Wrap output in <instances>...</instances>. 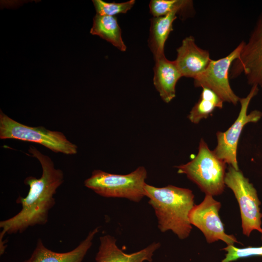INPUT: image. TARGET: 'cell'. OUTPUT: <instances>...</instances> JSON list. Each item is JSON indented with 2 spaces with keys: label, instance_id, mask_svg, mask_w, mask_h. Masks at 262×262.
Returning a JSON list of instances; mask_svg holds the SVG:
<instances>
[{
  "label": "cell",
  "instance_id": "30bf717a",
  "mask_svg": "<svg viewBox=\"0 0 262 262\" xmlns=\"http://www.w3.org/2000/svg\"><path fill=\"white\" fill-rule=\"evenodd\" d=\"M221 206L220 202L215 200L213 196L206 195L203 201L195 205L190 211L189 221L203 232L208 243L222 240L228 246L233 245L234 243L239 242L234 235L225 233L218 214Z\"/></svg>",
  "mask_w": 262,
  "mask_h": 262
},
{
  "label": "cell",
  "instance_id": "5bb4252c",
  "mask_svg": "<svg viewBox=\"0 0 262 262\" xmlns=\"http://www.w3.org/2000/svg\"><path fill=\"white\" fill-rule=\"evenodd\" d=\"M153 84L162 99L170 102L176 96V85L182 77L174 61L168 60L165 55L155 60Z\"/></svg>",
  "mask_w": 262,
  "mask_h": 262
},
{
  "label": "cell",
  "instance_id": "6da1fadb",
  "mask_svg": "<svg viewBox=\"0 0 262 262\" xmlns=\"http://www.w3.org/2000/svg\"><path fill=\"white\" fill-rule=\"evenodd\" d=\"M28 151L31 156L39 161L42 174L39 178L29 176L24 180L25 184L29 187V192L25 197L19 196L16 200L21 205L20 211L0 222L2 229L0 239H3L6 234L22 233L29 227L46 224L49 212L55 204L54 196L64 182L63 172L55 168L50 157L32 146Z\"/></svg>",
  "mask_w": 262,
  "mask_h": 262
},
{
  "label": "cell",
  "instance_id": "277c9868",
  "mask_svg": "<svg viewBox=\"0 0 262 262\" xmlns=\"http://www.w3.org/2000/svg\"><path fill=\"white\" fill-rule=\"evenodd\" d=\"M147 175V171L143 166L125 175L97 169L84 180V184L103 197L124 198L139 202L145 196L144 186Z\"/></svg>",
  "mask_w": 262,
  "mask_h": 262
},
{
  "label": "cell",
  "instance_id": "2e32d148",
  "mask_svg": "<svg viewBox=\"0 0 262 262\" xmlns=\"http://www.w3.org/2000/svg\"><path fill=\"white\" fill-rule=\"evenodd\" d=\"M90 33L99 36L121 51L126 50L127 47L122 38L121 30L115 16L96 14L93 18Z\"/></svg>",
  "mask_w": 262,
  "mask_h": 262
},
{
  "label": "cell",
  "instance_id": "4fadbf2b",
  "mask_svg": "<svg viewBox=\"0 0 262 262\" xmlns=\"http://www.w3.org/2000/svg\"><path fill=\"white\" fill-rule=\"evenodd\" d=\"M98 227L90 231L86 237L73 250L57 252L46 247L39 239L30 257L22 262H82L92 245L93 239L99 231Z\"/></svg>",
  "mask_w": 262,
  "mask_h": 262
},
{
  "label": "cell",
  "instance_id": "d6986e66",
  "mask_svg": "<svg viewBox=\"0 0 262 262\" xmlns=\"http://www.w3.org/2000/svg\"><path fill=\"white\" fill-rule=\"evenodd\" d=\"M96 14L101 16H113L125 14L133 6L135 1L130 0L121 2H107L101 0H93Z\"/></svg>",
  "mask_w": 262,
  "mask_h": 262
},
{
  "label": "cell",
  "instance_id": "ba28073f",
  "mask_svg": "<svg viewBox=\"0 0 262 262\" xmlns=\"http://www.w3.org/2000/svg\"><path fill=\"white\" fill-rule=\"evenodd\" d=\"M244 41H242L226 57L211 60L205 70L194 79L196 87H206L216 93L224 101L236 105L240 98L233 92L229 80V70L239 57Z\"/></svg>",
  "mask_w": 262,
  "mask_h": 262
},
{
  "label": "cell",
  "instance_id": "7c38bea8",
  "mask_svg": "<svg viewBox=\"0 0 262 262\" xmlns=\"http://www.w3.org/2000/svg\"><path fill=\"white\" fill-rule=\"evenodd\" d=\"M99 241L96 262H151L154 253L161 246L160 243L153 242L138 251L127 254L117 246L116 240L113 236H102Z\"/></svg>",
  "mask_w": 262,
  "mask_h": 262
},
{
  "label": "cell",
  "instance_id": "7a4b0ae2",
  "mask_svg": "<svg viewBox=\"0 0 262 262\" xmlns=\"http://www.w3.org/2000/svg\"><path fill=\"white\" fill-rule=\"evenodd\" d=\"M144 191L155 212L160 230H171L180 239L188 237L192 229L189 214L195 205L192 191L172 185L156 187L147 183Z\"/></svg>",
  "mask_w": 262,
  "mask_h": 262
},
{
  "label": "cell",
  "instance_id": "ffe728a7",
  "mask_svg": "<svg viewBox=\"0 0 262 262\" xmlns=\"http://www.w3.org/2000/svg\"><path fill=\"white\" fill-rule=\"evenodd\" d=\"M261 239L262 240V233ZM227 252L226 257L221 262H231L239 259L252 256H262V246L258 247L248 246L238 248L234 245H229L223 248Z\"/></svg>",
  "mask_w": 262,
  "mask_h": 262
},
{
  "label": "cell",
  "instance_id": "9a60e30c",
  "mask_svg": "<svg viewBox=\"0 0 262 262\" xmlns=\"http://www.w3.org/2000/svg\"><path fill=\"white\" fill-rule=\"evenodd\" d=\"M179 13V11H174L166 16L150 19L148 44L154 60L164 55L165 43L173 30L172 24Z\"/></svg>",
  "mask_w": 262,
  "mask_h": 262
},
{
  "label": "cell",
  "instance_id": "e0dca14e",
  "mask_svg": "<svg viewBox=\"0 0 262 262\" xmlns=\"http://www.w3.org/2000/svg\"><path fill=\"white\" fill-rule=\"evenodd\" d=\"M224 101L211 89L203 87L200 98L190 112L189 120L193 123L198 124L203 119H206L215 108L221 109Z\"/></svg>",
  "mask_w": 262,
  "mask_h": 262
},
{
  "label": "cell",
  "instance_id": "8fae6325",
  "mask_svg": "<svg viewBox=\"0 0 262 262\" xmlns=\"http://www.w3.org/2000/svg\"><path fill=\"white\" fill-rule=\"evenodd\" d=\"M177 51L175 61L182 77L194 79L205 70L212 60L209 51L199 48L192 36L182 40Z\"/></svg>",
  "mask_w": 262,
  "mask_h": 262
},
{
  "label": "cell",
  "instance_id": "52a82bcc",
  "mask_svg": "<svg viewBox=\"0 0 262 262\" xmlns=\"http://www.w3.org/2000/svg\"><path fill=\"white\" fill-rule=\"evenodd\" d=\"M259 91L257 85H253L246 97L241 98V109L233 124L225 131L216 133L217 145L213 150L215 155L236 170H239L237 160L239 139L245 126L249 123H256L262 117V112L258 110L247 111L250 102Z\"/></svg>",
  "mask_w": 262,
  "mask_h": 262
},
{
  "label": "cell",
  "instance_id": "3957f363",
  "mask_svg": "<svg viewBox=\"0 0 262 262\" xmlns=\"http://www.w3.org/2000/svg\"><path fill=\"white\" fill-rule=\"evenodd\" d=\"M175 167L178 173L185 174L206 195H219L224 190L226 163L210 149L202 138L196 156L187 163Z\"/></svg>",
  "mask_w": 262,
  "mask_h": 262
},
{
  "label": "cell",
  "instance_id": "5b68a950",
  "mask_svg": "<svg viewBox=\"0 0 262 262\" xmlns=\"http://www.w3.org/2000/svg\"><path fill=\"white\" fill-rule=\"evenodd\" d=\"M0 139H14L38 143L55 152L66 155L77 153V146L61 132L43 126L31 127L21 124L0 112Z\"/></svg>",
  "mask_w": 262,
  "mask_h": 262
},
{
  "label": "cell",
  "instance_id": "8992f818",
  "mask_svg": "<svg viewBox=\"0 0 262 262\" xmlns=\"http://www.w3.org/2000/svg\"><path fill=\"white\" fill-rule=\"evenodd\" d=\"M225 184L233 191L239 203L243 234L249 237L253 230L262 233V214L257 191L240 170L229 165L226 172Z\"/></svg>",
  "mask_w": 262,
  "mask_h": 262
},
{
  "label": "cell",
  "instance_id": "9c48e42d",
  "mask_svg": "<svg viewBox=\"0 0 262 262\" xmlns=\"http://www.w3.org/2000/svg\"><path fill=\"white\" fill-rule=\"evenodd\" d=\"M230 77L244 73L251 86L262 87V12L239 57L232 63Z\"/></svg>",
  "mask_w": 262,
  "mask_h": 262
},
{
  "label": "cell",
  "instance_id": "ac0fdd59",
  "mask_svg": "<svg viewBox=\"0 0 262 262\" xmlns=\"http://www.w3.org/2000/svg\"><path fill=\"white\" fill-rule=\"evenodd\" d=\"M192 6V1L188 0H151L149 11L153 17L166 16L174 11L180 12Z\"/></svg>",
  "mask_w": 262,
  "mask_h": 262
}]
</instances>
